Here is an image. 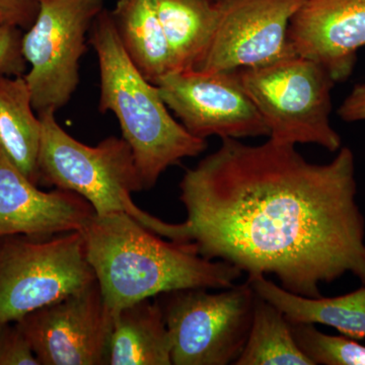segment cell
Here are the masks:
<instances>
[{"mask_svg": "<svg viewBox=\"0 0 365 365\" xmlns=\"http://www.w3.org/2000/svg\"><path fill=\"white\" fill-rule=\"evenodd\" d=\"M294 144L223 138L185 173L184 222L172 241L242 272L275 275L307 297L351 273L365 284V220L356 202L355 158L341 148L328 163H309Z\"/></svg>", "mask_w": 365, "mask_h": 365, "instance_id": "1", "label": "cell"}, {"mask_svg": "<svg viewBox=\"0 0 365 365\" xmlns=\"http://www.w3.org/2000/svg\"><path fill=\"white\" fill-rule=\"evenodd\" d=\"M81 232L113 314L175 290L225 289L242 274L227 262L203 258L190 242L163 240L127 213L95 215Z\"/></svg>", "mask_w": 365, "mask_h": 365, "instance_id": "2", "label": "cell"}, {"mask_svg": "<svg viewBox=\"0 0 365 365\" xmlns=\"http://www.w3.org/2000/svg\"><path fill=\"white\" fill-rule=\"evenodd\" d=\"M90 43L100 67L98 110L116 116L144 190L151 189L170 167L201 155L206 139L192 135L170 115L158 86L144 78L125 52L108 9L93 21Z\"/></svg>", "mask_w": 365, "mask_h": 365, "instance_id": "3", "label": "cell"}, {"mask_svg": "<svg viewBox=\"0 0 365 365\" xmlns=\"http://www.w3.org/2000/svg\"><path fill=\"white\" fill-rule=\"evenodd\" d=\"M56 112L39 113L42 131L39 184L73 192L93 206L96 215L127 213L143 227L167 237L170 223L136 205L132 194L144 190L133 153L123 137L110 136L90 146L58 123Z\"/></svg>", "mask_w": 365, "mask_h": 365, "instance_id": "4", "label": "cell"}, {"mask_svg": "<svg viewBox=\"0 0 365 365\" xmlns=\"http://www.w3.org/2000/svg\"><path fill=\"white\" fill-rule=\"evenodd\" d=\"M232 71L263 118L269 138L294 145L317 144L331 153L342 148L330 121L336 83L323 66L292 55Z\"/></svg>", "mask_w": 365, "mask_h": 365, "instance_id": "5", "label": "cell"}, {"mask_svg": "<svg viewBox=\"0 0 365 365\" xmlns=\"http://www.w3.org/2000/svg\"><path fill=\"white\" fill-rule=\"evenodd\" d=\"M96 280L81 232L0 237V328Z\"/></svg>", "mask_w": 365, "mask_h": 365, "instance_id": "6", "label": "cell"}, {"mask_svg": "<svg viewBox=\"0 0 365 365\" xmlns=\"http://www.w3.org/2000/svg\"><path fill=\"white\" fill-rule=\"evenodd\" d=\"M187 288L160 295L174 365L235 364L248 340L256 292L235 284L218 294Z\"/></svg>", "mask_w": 365, "mask_h": 365, "instance_id": "7", "label": "cell"}, {"mask_svg": "<svg viewBox=\"0 0 365 365\" xmlns=\"http://www.w3.org/2000/svg\"><path fill=\"white\" fill-rule=\"evenodd\" d=\"M39 14L23 35L30 71L25 79L37 114L63 108L79 83V61L86 34L105 9V0H38Z\"/></svg>", "mask_w": 365, "mask_h": 365, "instance_id": "8", "label": "cell"}, {"mask_svg": "<svg viewBox=\"0 0 365 365\" xmlns=\"http://www.w3.org/2000/svg\"><path fill=\"white\" fill-rule=\"evenodd\" d=\"M16 324L41 365H107L113 313L97 280Z\"/></svg>", "mask_w": 365, "mask_h": 365, "instance_id": "9", "label": "cell"}, {"mask_svg": "<svg viewBox=\"0 0 365 365\" xmlns=\"http://www.w3.org/2000/svg\"><path fill=\"white\" fill-rule=\"evenodd\" d=\"M168 108L199 138L269 136L234 71H172L157 85Z\"/></svg>", "mask_w": 365, "mask_h": 365, "instance_id": "10", "label": "cell"}, {"mask_svg": "<svg viewBox=\"0 0 365 365\" xmlns=\"http://www.w3.org/2000/svg\"><path fill=\"white\" fill-rule=\"evenodd\" d=\"M215 37L194 71H232L297 55L287 40L290 19L304 0H217Z\"/></svg>", "mask_w": 365, "mask_h": 365, "instance_id": "11", "label": "cell"}, {"mask_svg": "<svg viewBox=\"0 0 365 365\" xmlns=\"http://www.w3.org/2000/svg\"><path fill=\"white\" fill-rule=\"evenodd\" d=\"M287 40L336 83L347 81L365 46V0H304L290 19Z\"/></svg>", "mask_w": 365, "mask_h": 365, "instance_id": "12", "label": "cell"}, {"mask_svg": "<svg viewBox=\"0 0 365 365\" xmlns=\"http://www.w3.org/2000/svg\"><path fill=\"white\" fill-rule=\"evenodd\" d=\"M95 215L93 206L73 192L38 188L0 150V237L43 240L81 232Z\"/></svg>", "mask_w": 365, "mask_h": 365, "instance_id": "13", "label": "cell"}, {"mask_svg": "<svg viewBox=\"0 0 365 365\" xmlns=\"http://www.w3.org/2000/svg\"><path fill=\"white\" fill-rule=\"evenodd\" d=\"M247 281L257 295L280 309L292 323L321 324L351 339H365V284L340 297H307L288 292L263 274H250Z\"/></svg>", "mask_w": 365, "mask_h": 365, "instance_id": "14", "label": "cell"}, {"mask_svg": "<svg viewBox=\"0 0 365 365\" xmlns=\"http://www.w3.org/2000/svg\"><path fill=\"white\" fill-rule=\"evenodd\" d=\"M172 347L158 300H141L113 314L107 365H172Z\"/></svg>", "mask_w": 365, "mask_h": 365, "instance_id": "15", "label": "cell"}, {"mask_svg": "<svg viewBox=\"0 0 365 365\" xmlns=\"http://www.w3.org/2000/svg\"><path fill=\"white\" fill-rule=\"evenodd\" d=\"M110 13L125 52L144 78L158 85L175 71L155 0H118Z\"/></svg>", "mask_w": 365, "mask_h": 365, "instance_id": "16", "label": "cell"}, {"mask_svg": "<svg viewBox=\"0 0 365 365\" xmlns=\"http://www.w3.org/2000/svg\"><path fill=\"white\" fill-rule=\"evenodd\" d=\"M35 112L25 76L0 74V150L30 181L39 185L42 124Z\"/></svg>", "mask_w": 365, "mask_h": 365, "instance_id": "17", "label": "cell"}, {"mask_svg": "<svg viewBox=\"0 0 365 365\" xmlns=\"http://www.w3.org/2000/svg\"><path fill=\"white\" fill-rule=\"evenodd\" d=\"M175 71H194L211 44L222 7L217 0H155Z\"/></svg>", "mask_w": 365, "mask_h": 365, "instance_id": "18", "label": "cell"}, {"mask_svg": "<svg viewBox=\"0 0 365 365\" xmlns=\"http://www.w3.org/2000/svg\"><path fill=\"white\" fill-rule=\"evenodd\" d=\"M235 365H314L297 345L280 309L256 294L248 340Z\"/></svg>", "mask_w": 365, "mask_h": 365, "instance_id": "19", "label": "cell"}, {"mask_svg": "<svg viewBox=\"0 0 365 365\" xmlns=\"http://www.w3.org/2000/svg\"><path fill=\"white\" fill-rule=\"evenodd\" d=\"M289 323L297 345L314 365H365V346L357 340L328 335L314 324Z\"/></svg>", "mask_w": 365, "mask_h": 365, "instance_id": "20", "label": "cell"}, {"mask_svg": "<svg viewBox=\"0 0 365 365\" xmlns=\"http://www.w3.org/2000/svg\"><path fill=\"white\" fill-rule=\"evenodd\" d=\"M0 365H41L16 323L0 328Z\"/></svg>", "mask_w": 365, "mask_h": 365, "instance_id": "21", "label": "cell"}, {"mask_svg": "<svg viewBox=\"0 0 365 365\" xmlns=\"http://www.w3.org/2000/svg\"><path fill=\"white\" fill-rule=\"evenodd\" d=\"M23 30L14 26L0 29V74L26 76L28 62L23 54Z\"/></svg>", "mask_w": 365, "mask_h": 365, "instance_id": "22", "label": "cell"}, {"mask_svg": "<svg viewBox=\"0 0 365 365\" xmlns=\"http://www.w3.org/2000/svg\"><path fill=\"white\" fill-rule=\"evenodd\" d=\"M39 14L38 0H0V29L14 26L29 30Z\"/></svg>", "mask_w": 365, "mask_h": 365, "instance_id": "23", "label": "cell"}, {"mask_svg": "<svg viewBox=\"0 0 365 365\" xmlns=\"http://www.w3.org/2000/svg\"><path fill=\"white\" fill-rule=\"evenodd\" d=\"M338 115L345 122L365 121V83L352 88L340 105Z\"/></svg>", "mask_w": 365, "mask_h": 365, "instance_id": "24", "label": "cell"}]
</instances>
